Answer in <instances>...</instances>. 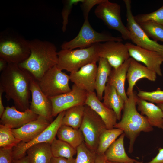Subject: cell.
Segmentation results:
<instances>
[{
	"mask_svg": "<svg viewBox=\"0 0 163 163\" xmlns=\"http://www.w3.org/2000/svg\"><path fill=\"white\" fill-rule=\"evenodd\" d=\"M31 74L18 64L8 63L1 72L0 87L7 101L12 100L17 109L24 111L30 109Z\"/></svg>",
	"mask_w": 163,
	"mask_h": 163,
	"instance_id": "1",
	"label": "cell"
},
{
	"mask_svg": "<svg viewBox=\"0 0 163 163\" xmlns=\"http://www.w3.org/2000/svg\"><path fill=\"white\" fill-rule=\"evenodd\" d=\"M30 54L23 62L18 64L29 72L37 80L58 62L55 45L46 40L34 39L29 41Z\"/></svg>",
	"mask_w": 163,
	"mask_h": 163,
	"instance_id": "2",
	"label": "cell"
},
{
	"mask_svg": "<svg viewBox=\"0 0 163 163\" xmlns=\"http://www.w3.org/2000/svg\"><path fill=\"white\" fill-rule=\"evenodd\" d=\"M138 98L135 91L128 97L120 120L114 127L122 130L125 136L129 140L128 152L130 153L133 151L135 142L140 133L142 132H149L153 130L147 117L137 111L136 105Z\"/></svg>",
	"mask_w": 163,
	"mask_h": 163,
	"instance_id": "3",
	"label": "cell"
},
{
	"mask_svg": "<svg viewBox=\"0 0 163 163\" xmlns=\"http://www.w3.org/2000/svg\"><path fill=\"white\" fill-rule=\"evenodd\" d=\"M29 41L18 34L9 30L0 34V58L8 63L19 64L29 56Z\"/></svg>",
	"mask_w": 163,
	"mask_h": 163,
	"instance_id": "4",
	"label": "cell"
},
{
	"mask_svg": "<svg viewBox=\"0 0 163 163\" xmlns=\"http://www.w3.org/2000/svg\"><path fill=\"white\" fill-rule=\"evenodd\" d=\"M98 43L85 48L61 49L57 53V67L62 70H65L71 73L78 71L88 63L97 62L99 58Z\"/></svg>",
	"mask_w": 163,
	"mask_h": 163,
	"instance_id": "5",
	"label": "cell"
},
{
	"mask_svg": "<svg viewBox=\"0 0 163 163\" xmlns=\"http://www.w3.org/2000/svg\"><path fill=\"white\" fill-rule=\"evenodd\" d=\"M109 41L122 42L121 37H115L105 33L95 30L91 25L88 18L85 19L77 35L69 41L63 42L61 47L63 49L72 50L88 47L96 43Z\"/></svg>",
	"mask_w": 163,
	"mask_h": 163,
	"instance_id": "6",
	"label": "cell"
},
{
	"mask_svg": "<svg viewBox=\"0 0 163 163\" xmlns=\"http://www.w3.org/2000/svg\"><path fill=\"white\" fill-rule=\"evenodd\" d=\"M107 129L100 117L90 107L85 105L84 117L79 129L87 147L96 152L100 137Z\"/></svg>",
	"mask_w": 163,
	"mask_h": 163,
	"instance_id": "7",
	"label": "cell"
},
{
	"mask_svg": "<svg viewBox=\"0 0 163 163\" xmlns=\"http://www.w3.org/2000/svg\"><path fill=\"white\" fill-rule=\"evenodd\" d=\"M120 12L119 4L108 0H103L97 5L94 10L95 16L109 28L119 32L124 40H130L129 31L122 21Z\"/></svg>",
	"mask_w": 163,
	"mask_h": 163,
	"instance_id": "8",
	"label": "cell"
},
{
	"mask_svg": "<svg viewBox=\"0 0 163 163\" xmlns=\"http://www.w3.org/2000/svg\"><path fill=\"white\" fill-rule=\"evenodd\" d=\"M69 80V75L56 65L48 71L37 81L42 92L50 98L70 91Z\"/></svg>",
	"mask_w": 163,
	"mask_h": 163,
	"instance_id": "9",
	"label": "cell"
},
{
	"mask_svg": "<svg viewBox=\"0 0 163 163\" xmlns=\"http://www.w3.org/2000/svg\"><path fill=\"white\" fill-rule=\"evenodd\" d=\"M123 1L126 8V27L129 32L130 40L138 46L157 52L163 56V45L149 38L136 22L132 11L131 0Z\"/></svg>",
	"mask_w": 163,
	"mask_h": 163,
	"instance_id": "10",
	"label": "cell"
},
{
	"mask_svg": "<svg viewBox=\"0 0 163 163\" xmlns=\"http://www.w3.org/2000/svg\"><path fill=\"white\" fill-rule=\"evenodd\" d=\"M64 113L65 111L59 113L49 126L34 139L27 142H20L13 147V160L18 159L25 156L27 150L33 145L44 142L51 143L56 138L58 130L61 125Z\"/></svg>",
	"mask_w": 163,
	"mask_h": 163,
	"instance_id": "11",
	"label": "cell"
},
{
	"mask_svg": "<svg viewBox=\"0 0 163 163\" xmlns=\"http://www.w3.org/2000/svg\"><path fill=\"white\" fill-rule=\"evenodd\" d=\"M87 92L73 84L70 91L50 97L52 107V116H57L60 113L72 107L85 105Z\"/></svg>",
	"mask_w": 163,
	"mask_h": 163,
	"instance_id": "12",
	"label": "cell"
},
{
	"mask_svg": "<svg viewBox=\"0 0 163 163\" xmlns=\"http://www.w3.org/2000/svg\"><path fill=\"white\" fill-rule=\"evenodd\" d=\"M98 50L99 57L106 59L114 69L130 58L127 48L122 42L109 41L99 43Z\"/></svg>",
	"mask_w": 163,
	"mask_h": 163,
	"instance_id": "13",
	"label": "cell"
},
{
	"mask_svg": "<svg viewBox=\"0 0 163 163\" xmlns=\"http://www.w3.org/2000/svg\"><path fill=\"white\" fill-rule=\"evenodd\" d=\"M30 90L31 101L30 109L38 116L53 121L52 107L51 100L42 91L37 81L31 74Z\"/></svg>",
	"mask_w": 163,
	"mask_h": 163,
	"instance_id": "14",
	"label": "cell"
},
{
	"mask_svg": "<svg viewBox=\"0 0 163 163\" xmlns=\"http://www.w3.org/2000/svg\"><path fill=\"white\" fill-rule=\"evenodd\" d=\"M130 56L136 61L144 63L146 66L162 76L161 66L163 63V56L159 53L138 46L129 42L125 44Z\"/></svg>",
	"mask_w": 163,
	"mask_h": 163,
	"instance_id": "15",
	"label": "cell"
},
{
	"mask_svg": "<svg viewBox=\"0 0 163 163\" xmlns=\"http://www.w3.org/2000/svg\"><path fill=\"white\" fill-rule=\"evenodd\" d=\"M96 63H88L78 71L70 73V81L82 90L87 92H94L97 67Z\"/></svg>",
	"mask_w": 163,
	"mask_h": 163,
	"instance_id": "16",
	"label": "cell"
},
{
	"mask_svg": "<svg viewBox=\"0 0 163 163\" xmlns=\"http://www.w3.org/2000/svg\"><path fill=\"white\" fill-rule=\"evenodd\" d=\"M38 116L30 109L21 111L15 106L10 107L8 106L0 117V123L1 124L9 126L12 129H17L35 120Z\"/></svg>",
	"mask_w": 163,
	"mask_h": 163,
	"instance_id": "17",
	"label": "cell"
},
{
	"mask_svg": "<svg viewBox=\"0 0 163 163\" xmlns=\"http://www.w3.org/2000/svg\"><path fill=\"white\" fill-rule=\"evenodd\" d=\"M51 122L45 117L39 116L35 120L30 122L19 128L12 129V130L14 136L18 141L27 142L40 135Z\"/></svg>",
	"mask_w": 163,
	"mask_h": 163,
	"instance_id": "18",
	"label": "cell"
},
{
	"mask_svg": "<svg viewBox=\"0 0 163 163\" xmlns=\"http://www.w3.org/2000/svg\"><path fill=\"white\" fill-rule=\"evenodd\" d=\"M157 75L155 72L130 57L126 74L128 86L126 94L128 97L133 94V87L139 80L146 78L155 82L156 79Z\"/></svg>",
	"mask_w": 163,
	"mask_h": 163,
	"instance_id": "19",
	"label": "cell"
},
{
	"mask_svg": "<svg viewBox=\"0 0 163 163\" xmlns=\"http://www.w3.org/2000/svg\"><path fill=\"white\" fill-rule=\"evenodd\" d=\"M87 92L85 105L90 107L100 117L107 129L114 128L117 120L115 113L101 102L94 92Z\"/></svg>",
	"mask_w": 163,
	"mask_h": 163,
	"instance_id": "20",
	"label": "cell"
},
{
	"mask_svg": "<svg viewBox=\"0 0 163 163\" xmlns=\"http://www.w3.org/2000/svg\"><path fill=\"white\" fill-rule=\"evenodd\" d=\"M137 105L138 110L145 116L151 126L163 129V113L158 105L139 97Z\"/></svg>",
	"mask_w": 163,
	"mask_h": 163,
	"instance_id": "21",
	"label": "cell"
},
{
	"mask_svg": "<svg viewBox=\"0 0 163 163\" xmlns=\"http://www.w3.org/2000/svg\"><path fill=\"white\" fill-rule=\"evenodd\" d=\"M124 133L121 134L107 149L104 153L107 161L123 163H134L136 160L129 158L124 147Z\"/></svg>",
	"mask_w": 163,
	"mask_h": 163,
	"instance_id": "22",
	"label": "cell"
},
{
	"mask_svg": "<svg viewBox=\"0 0 163 163\" xmlns=\"http://www.w3.org/2000/svg\"><path fill=\"white\" fill-rule=\"evenodd\" d=\"M130 58L117 68L112 69L107 82V83L115 88L125 102L128 98L125 89V85Z\"/></svg>",
	"mask_w": 163,
	"mask_h": 163,
	"instance_id": "23",
	"label": "cell"
},
{
	"mask_svg": "<svg viewBox=\"0 0 163 163\" xmlns=\"http://www.w3.org/2000/svg\"><path fill=\"white\" fill-rule=\"evenodd\" d=\"M102 99L103 104L108 108L113 110L116 114L117 120H120L125 101L115 88L107 83Z\"/></svg>",
	"mask_w": 163,
	"mask_h": 163,
	"instance_id": "24",
	"label": "cell"
},
{
	"mask_svg": "<svg viewBox=\"0 0 163 163\" xmlns=\"http://www.w3.org/2000/svg\"><path fill=\"white\" fill-rule=\"evenodd\" d=\"M26 153L30 163H50L53 156L50 143L48 142L33 145Z\"/></svg>",
	"mask_w": 163,
	"mask_h": 163,
	"instance_id": "25",
	"label": "cell"
},
{
	"mask_svg": "<svg viewBox=\"0 0 163 163\" xmlns=\"http://www.w3.org/2000/svg\"><path fill=\"white\" fill-rule=\"evenodd\" d=\"M98 62L95 90L97 97L101 101L113 68L107 60L103 58L99 57Z\"/></svg>",
	"mask_w": 163,
	"mask_h": 163,
	"instance_id": "26",
	"label": "cell"
},
{
	"mask_svg": "<svg viewBox=\"0 0 163 163\" xmlns=\"http://www.w3.org/2000/svg\"><path fill=\"white\" fill-rule=\"evenodd\" d=\"M56 136L58 139L67 142L76 149L84 142L83 136L79 129L67 126L61 125Z\"/></svg>",
	"mask_w": 163,
	"mask_h": 163,
	"instance_id": "27",
	"label": "cell"
},
{
	"mask_svg": "<svg viewBox=\"0 0 163 163\" xmlns=\"http://www.w3.org/2000/svg\"><path fill=\"white\" fill-rule=\"evenodd\" d=\"M85 105L76 106L65 111L61 125L79 129L84 117Z\"/></svg>",
	"mask_w": 163,
	"mask_h": 163,
	"instance_id": "28",
	"label": "cell"
},
{
	"mask_svg": "<svg viewBox=\"0 0 163 163\" xmlns=\"http://www.w3.org/2000/svg\"><path fill=\"white\" fill-rule=\"evenodd\" d=\"M123 133L121 129L117 128L106 129L101 134L96 154L103 155L109 146Z\"/></svg>",
	"mask_w": 163,
	"mask_h": 163,
	"instance_id": "29",
	"label": "cell"
},
{
	"mask_svg": "<svg viewBox=\"0 0 163 163\" xmlns=\"http://www.w3.org/2000/svg\"><path fill=\"white\" fill-rule=\"evenodd\" d=\"M53 156L72 158L77 153V150L67 142L55 138L50 143Z\"/></svg>",
	"mask_w": 163,
	"mask_h": 163,
	"instance_id": "30",
	"label": "cell"
},
{
	"mask_svg": "<svg viewBox=\"0 0 163 163\" xmlns=\"http://www.w3.org/2000/svg\"><path fill=\"white\" fill-rule=\"evenodd\" d=\"M139 24L149 38L163 42V25L150 21Z\"/></svg>",
	"mask_w": 163,
	"mask_h": 163,
	"instance_id": "31",
	"label": "cell"
},
{
	"mask_svg": "<svg viewBox=\"0 0 163 163\" xmlns=\"http://www.w3.org/2000/svg\"><path fill=\"white\" fill-rule=\"evenodd\" d=\"M12 129L8 126L0 124V147L12 149L20 142L14 136Z\"/></svg>",
	"mask_w": 163,
	"mask_h": 163,
	"instance_id": "32",
	"label": "cell"
},
{
	"mask_svg": "<svg viewBox=\"0 0 163 163\" xmlns=\"http://www.w3.org/2000/svg\"><path fill=\"white\" fill-rule=\"evenodd\" d=\"M75 163H95L96 152L90 150L84 142L76 149Z\"/></svg>",
	"mask_w": 163,
	"mask_h": 163,
	"instance_id": "33",
	"label": "cell"
},
{
	"mask_svg": "<svg viewBox=\"0 0 163 163\" xmlns=\"http://www.w3.org/2000/svg\"><path fill=\"white\" fill-rule=\"evenodd\" d=\"M134 17L135 20L138 24L150 21L163 25V5L152 12L139 14Z\"/></svg>",
	"mask_w": 163,
	"mask_h": 163,
	"instance_id": "34",
	"label": "cell"
},
{
	"mask_svg": "<svg viewBox=\"0 0 163 163\" xmlns=\"http://www.w3.org/2000/svg\"><path fill=\"white\" fill-rule=\"evenodd\" d=\"M137 95L139 98L153 103L163 104V90L159 88L152 91L139 90Z\"/></svg>",
	"mask_w": 163,
	"mask_h": 163,
	"instance_id": "35",
	"label": "cell"
},
{
	"mask_svg": "<svg viewBox=\"0 0 163 163\" xmlns=\"http://www.w3.org/2000/svg\"><path fill=\"white\" fill-rule=\"evenodd\" d=\"M82 0H66L64 1L63 6L61 12L62 18V30L65 32L66 30L69 17L74 5L81 3Z\"/></svg>",
	"mask_w": 163,
	"mask_h": 163,
	"instance_id": "36",
	"label": "cell"
},
{
	"mask_svg": "<svg viewBox=\"0 0 163 163\" xmlns=\"http://www.w3.org/2000/svg\"><path fill=\"white\" fill-rule=\"evenodd\" d=\"M103 0H82L81 7L84 19L88 18V14L91 9L96 5H98Z\"/></svg>",
	"mask_w": 163,
	"mask_h": 163,
	"instance_id": "37",
	"label": "cell"
},
{
	"mask_svg": "<svg viewBox=\"0 0 163 163\" xmlns=\"http://www.w3.org/2000/svg\"><path fill=\"white\" fill-rule=\"evenodd\" d=\"M12 149L0 147V163H12Z\"/></svg>",
	"mask_w": 163,
	"mask_h": 163,
	"instance_id": "38",
	"label": "cell"
},
{
	"mask_svg": "<svg viewBox=\"0 0 163 163\" xmlns=\"http://www.w3.org/2000/svg\"><path fill=\"white\" fill-rule=\"evenodd\" d=\"M134 163H163V148L158 149V152L152 160L147 162H143L136 160Z\"/></svg>",
	"mask_w": 163,
	"mask_h": 163,
	"instance_id": "39",
	"label": "cell"
},
{
	"mask_svg": "<svg viewBox=\"0 0 163 163\" xmlns=\"http://www.w3.org/2000/svg\"><path fill=\"white\" fill-rule=\"evenodd\" d=\"M75 159L67 158L63 157H56L53 156L50 163H75Z\"/></svg>",
	"mask_w": 163,
	"mask_h": 163,
	"instance_id": "40",
	"label": "cell"
},
{
	"mask_svg": "<svg viewBox=\"0 0 163 163\" xmlns=\"http://www.w3.org/2000/svg\"><path fill=\"white\" fill-rule=\"evenodd\" d=\"M3 92H4L3 90L0 87V117H1L5 110L2 101V94Z\"/></svg>",
	"mask_w": 163,
	"mask_h": 163,
	"instance_id": "41",
	"label": "cell"
},
{
	"mask_svg": "<svg viewBox=\"0 0 163 163\" xmlns=\"http://www.w3.org/2000/svg\"><path fill=\"white\" fill-rule=\"evenodd\" d=\"M12 163H30L27 155L17 160H13Z\"/></svg>",
	"mask_w": 163,
	"mask_h": 163,
	"instance_id": "42",
	"label": "cell"
},
{
	"mask_svg": "<svg viewBox=\"0 0 163 163\" xmlns=\"http://www.w3.org/2000/svg\"><path fill=\"white\" fill-rule=\"evenodd\" d=\"M106 161L104 155H99L96 154L95 163H106Z\"/></svg>",
	"mask_w": 163,
	"mask_h": 163,
	"instance_id": "43",
	"label": "cell"
},
{
	"mask_svg": "<svg viewBox=\"0 0 163 163\" xmlns=\"http://www.w3.org/2000/svg\"><path fill=\"white\" fill-rule=\"evenodd\" d=\"M8 63L4 59L0 58V71L2 72L7 67Z\"/></svg>",
	"mask_w": 163,
	"mask_h": 163,
	"instance_id": "44",
	"label": "cell"
},
{
	"mask_svg": "<svg viewBox=\"0 0 163 163\" xmlns=\"http://www.w3.org/2000/svg\"><path fill=\"white\" fill-rule=\"evenodd\" d=\"M157 105L161 109L163 113V104H157Z\"/></svg>",
	"mask_w": 163,
	"mask_h": 163,
	"instance_id": "45",
	"label": "cell"
},
{
	"mask_svg": "<svg viewBox=\"0 0 163 163\" xmlns=\"http://www.w3.org/2000/svg\"><path fill=\"white\" fill-rule=\"evenodd\" d=\"M106 163H123L112 162H110V161H106Z\"/></svg>",
	"mask_w": 163,
	"mask_h": 163,
	"instance_id": "46",
	"label": "cell"
},
{
	"mask_svg": "<svg viewBox=\"0 0 163 163\" xmlns=\"http://www.w3.org/2000/svg\"></svg>",
	"mask_w": 163,
	"mask_h": 163,
	"instance_id": "47",
	"label": "cell"
}]
</instances>
